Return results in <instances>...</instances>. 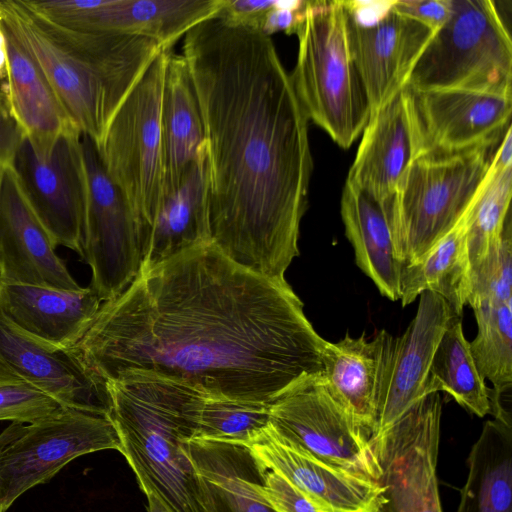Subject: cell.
<instances>
[{"mask_svg": "<svg viewBox=\"0 0 512 512\" xmlns=\"http://www.w3.org/2000/svg\"><path fill=\"white\" fill-rule=\"evenodd\" d=\"M325 342L285 279L251 271L208 242L142 265L71 350L104 384L137 372L208 397L272 403L322 374Z\"/></svg>", "mask_w": 512, "mask_h": 512, "instance_id": "cell-1", "label": "cell"}, {"mask_svg": "<svg viewBox=\"0 0 512 512\" xmlns=\"http://www.w3.org/2000/svg\"><path fill=\"white\" fill-rule=\"evenodd\" d=\"M205 137L210 240L272 279L299 255L313 168L308 118L271 36L220 13L183 38Z\"/></svg>", "mask_w": 512, "mask_h": 512, "instance_id": "cell-2", "label": "cell"}, {"mask_svg": "<svg viewBox=\"0 0 512 512\" xmlns=\"http://www.w3.org/2000/svg\"><path fill=\"white\" fill-rule=\"evenodd\" d=\"M0 22L36 62L69 118L95 146L157 55L156 40L55 24L23 0H1Z\"/></svg>", "mask_w": 512, "mask_h": 512, "instance_id": "cell-3", "label": "cell"}, {"mask_svg": "<svg viewBox=\"0 0 512 512\" xmlns=\"http://www.w3.org/2000/svg\"><path fill=\"white\" fill-rule=\"evenodd\" d=\"M108 417L140 489L175 512H201L184 444L199 431L205 395L172 379L129 372L105 382Z\"/></svg>", "mask_w": 512, "mask_h": 512, "instance_id": "cell-4", "label": "cell"}, {"mask_svg": "<svg viewBox=\"0 0 512 512\" xmlns=\"http://www.w3.org/2000/svg\"><path fill=\"white\" fill-rule=\"evenodd\" d=\"M297 61L291 81L308 118L342 148H349L371 114L351 56L343 1H309L296 33Z\"/></svg>", "mask_w": 512, "mask_h": 512, "instance_id": "cell-5", "label": "cell"}, {"mask_svg": "<svg viewBox=\"0 0 512 512\" xmlns=\"http://www.w3.org/2000/svg\"><path fill=\"white\" fill-rule=\"evenodd\" d=\"M171 51L162 50L152 61L95 146L105 172L135 216L143 259L166 194L162 95Z\"/></svg>", "mask_w": 512, "mask_h": 512, "instance_id": "cell-6", "label": "cell"}, {"mask_svg": "<svg viewBox=\"0 0 512 512\" xmlns=\"http://www.w3.org/2000/svg\"><path fill=\"white\" fill-rule=\"evenodd\" d=\"M512 42L491 0H451V14L417 60L411 91L512 92Z\"/></svg>", "mask_w": 512, "mask_h": 512, "instance_id": "cell-7", "label": "cell"}, {"mask_svg": "<svg viewBox=\"0 0 512 512\" xmlns=\"http://www.w3.org/2000/svg\"><path fill=\"white\" fill-rule=\"evenodd\" d=\"M501 139L459 152L428 153L408 167L394 192L405 266L424 255L463 218Z\"/></svg>", "mask_w": 512, "mask_h": 512, "instance_id": "cell-8", "label": "cell"}, {"mask_svg": "<svg viewBox=\"0 0 512 512\" xmlns=\"http://www.w3.org/2000/svg\"><path fill=\"white\" fill-rule=\"evenodd\" d=\"M121 443L108 416L70 408L24 425L0 448V512H7L26 491L49 482L72 460Z\"/></svg>", "mask_w": 512, "mask_h": 512, "instance_id": "cell-9", "label": "cell"}, {"mask_svg": "<svg viewBox=\"0 0 512 512\" xmlns=\"http://www.w3.org/2000/svg\"><path fill=\"white\" fill-rule=\"evenodd\" d=\"M441 414L439 393H430L370 439L385 498L379 512H443L437 478Z\"/></svg>", "mask_w": 512, "mask_h": 512, "instance_id": "cell-10", "label": "cell"}, {"mask_svg": "<svg viewBox=\"0 0 512 512\" xmlns=\"http://www.w3.org/2000/svg\"><path fill=\"white\" fill-rule=\"evenodd\" d=\"M347 41L371 114L407 85L434 33L392 1H343ZM370 114V115H371Z\"/></svg>", "mask_w": 512, "mask_h": 512, "instance_id": "cell-11", "label": "cell"}, {"mask_svg": "<svg viewBox=\"0 0 512 512\" xmlns=\"http://www.w3.org/2000/svg\"><path fill=\"white\" fill-rule=\"evenodd\" d=\"M88 197L83 256L92 273L90 287L101 302L118 297L143 263L137 221L121 191L110 180L92 139L82 134Z\"/></svg>", "mask_w": 512, "mask_h": 512, "instance_id": "cell-12", "label": "cell"}, {"mask_svg": "<svg viewBox=\"0 0 512 512\" xmlns=\"http://www.w3.org/2000/svg\"><path fill=\"white\" fill-rule=\"evenodd\" d=\"M269 424L319 459L378 479L370 437L331 396L321 374L298 382L270 403Z\"/></svg>", "mask_w": 512, "mask_h": 512, "instance_id": "cell-13", "label": "cell"}, {"mask_svg": "<svg viewBox=\"0 0 512 512\" xmlns=\"http://www.w3.org/2000/svg\"><path fill=\"white\" fill-rule=\"evenodd\" d=\"M10 165L54 244L82 258L88 181L81 132L61 135L46 158L24 137Z\"/></svg>", "mask_w": 512, "mask_h": 512, "instance_id": "cell-14", "label": "cell"}, {"mask_svg": "<svg viewBox=\"0 0 512 512\" xmlns=\"http://www.w3.org/2000/svg\"><path fill=\"white\" fill-rule=\"evenodd\" d=\"M23 1L38 15L66 28L144 36L167 49L225 4V0Z\"/></svg>", "mask_w": 512, "mask_h": 512, "instance_id": "cell-15", "label": "cell"}, {"mask_svg": "<svg viewBox=\"0 0 512 512\" xmlns=\"http://www.w3.org/2000/svg\"><path fill=\"white\" fill-rule=\"evenodd\" d=\"M0 384H28L65 408L108 416L106 385L71 350L45 345L14 326L0 311Z\"/></svg>", "mask_w": 512, "mask_h": 512, "instance_id": "cell-16", "label": "cell"}, {"mask_svg": "<svg viewBox=\"0 0 512 512\" xmlns=\"http://www.w3.org/2000/svg\"><path fill=\"white\" fill-rule=\"evenodd\" d=\"M249 448L260 464L284 477L321 512H379L385 500L377 480L319 459L270 424Z\"/></svg>", "mask_w": 512, "mask_h": 512, "instance_id": "cell-17", "label": "cell"}, {"mask_svg": "<svg viewBox=\"0 0 512 512\" xmlns=\"http://www.w3.org/2000/svg\"><path fill=\"white\" fill-rule=\"evenodd\" d=\"M447 302L433 292L419 295L415 317L399 337H391L380 388L376 437L391 427L424 395L425 382L440 339L453 317Z\"/></svg>", "mask_w": 512, "mask_h": 512, "instance_id": "cell-18", "label": "cell"}, {"mask_svg": "<svg viewBox=\"0 0 512 512\" xmlns=\"http://www.w3.org/2000/svg\"><path fill=\"white\" fill-rule=\"evenodd\" d=\"M55 249L17 174L11 165H6L0 186V280L62 290L81 289Z\"/></svg>", "mask_w": 512, "mask_h": 512, "instance_id": "cell-19", "label": "cell"}, {"mask_svg": "<svg viewBox=\"0 0 512 512\" xmlns=\"http://www.w3.org/2000/svg\"><path fill=\"white\" fill-rule=\"evenodd\" d=\"M411 92L422 127L425 154L453 153L492 143L500 140L510 126L512 92Z\"/></svg>", "mask_w": 512, "mask_h": 512, "instance_id": "cell-20", "label": "cell"}, {"mask_svg": "<svg viewBox=\"0 0 512 512\" xmlns=\"http://www.w3.org/2000/svg\"><path fill=\"white\" fill-rule=\"evenodd\" d=\"M362 132L347 179L386 197L395 192L412 162L426 153L412 92L404 88L374 111Z\"/></svg>", "mask_w": 512, "mask_h": 512, "instance_id": "cell-21", "label": "cell"}, {"mask_svg": "<svg viewBox=\"0 0 512 512\" xmlns=\"http://www.w3.org/2000/svg\"><path fill=\"white\" fill-rule=\"evenodd\" d=\"M341 217L357 266L380 294L396 301L405 267L394 193L380 198L346 179Z\"/></svg>", "mask_w": 512, "mask_h": 512, "instance_id": "cell-22", "label": "cell"}, {"mask_svg": "<svg viewBox=\"0 0 512 512\" xmlns=\"http://www.w3.org/2000/svg\"><path fill=\"white\" fill-rule=\"evenodd\" d=\"M101 306L89 287L62 290L0 280V311L19 330L56 349L73 348Z\"/></svg>", "mask_w": 512, "mask_h": 512, "instance_id": "cell-23", "label": "cell"}, {"mask_svg": "<svg viewBox=\"0 0 512 512\" xmlns=\"http://www.w3.org/2000/svg\"><path fill=\"white\" fill-rule=\"evenodd\" d=\"M201 512H275L261 493L266 468L243 444L195 437L184 444Z\"/></svg>", "mask_w": 512, "mask_h": 512, "instance_id": "cell-24", "label": "cell"}, {"mask_svg": "<svg viewBox=\"0 0 512 512\" xmlns=\"http://www.w3.org/2000/svg\"><path fill=\"white\" fill-rule=\"evenodd\" d=\"M392 335L379 331L371 339L365 333L349 334L338 342H325L321 374L331 396L369 437L378 417L380 388Z\"/></svg>", "mask_w": 512, "mask_h": 512, "instance_id": "cell-25", "label": "cell"}, {"mask_svg": "<svg viewBox=\"0 0 512 512\" xmlns=\"http://www.w3.org/2000/svg\"><path fill=\"white\" fill-rule=\"evenodd\" d=\"M0 28L5 38L6 82L2 87L7 108L34 153L46 158L61 135L78 129L33 58L1 22Z\"/></svg>", "mask_w": 512, "mask_h": 512, "instance_id": "cell-26", "label": "cell"}, {"mask_svg": "<svg viewBox=\"0 0 512 512\" xmlns=\"http://www.w3.org/2000/svg\"><path fill=\"white\" fill-rule=\"evenodd\" d=\"M162 134L166 194L183 182L204 143V128L182 55L171 51L162 95Z\"/></svg>", "mask_w": 512, "mask_h": 512, "instance_id": "cell-27", "label": "cell"}, {"mask_svg": "<svg viewBox=\"0 0 512 512\" xmlns=\"http://www.w3.org/2000/svg\"><path fill=\"white\" fill-rule=\"evenodd\" d=\"M205 140L181 185L167 195L153 224L142 265H154L187 248L211 242L206 196Z\"/></svg>", "mask_w": 512, "mask_h": 512, "instance_id": "cell-28", "label": "cell"}, {"mask_svg": "<svg viewBox=\"0 0 512 512\" xmlns=\"http://www.w3.org/2000/svg\"><path fill=\"white\" fill-rule=\"evenodd\" d=\"M467 212L459 223L424 255L405 266L400 279L399 300L411 304L424 292L441 296L454 316L460 317L471 287L467 248Z\"/></svg>", "mask_w": 512, "mask_h": 512, "instance_id": "cell-29", "label": "cell"}, {"mask_svg": "<svg viewBox=\"0 0 512 512\" xmlns=\"http://www.w3.org/2000/svg\"><path fill=\"white\" fill-rule=\"evenodd\" d=\"M467 464L456 512H512V427L486 421Z\"/></svg>", "mask_w": 512, "mask_h": 512, "instance_id": "cell-30", "label": "cell"}, {"mask_svg": "<svg viewBox=\"0 0 512 512\" xmlns=\"http://www.w3.org/2000/svg\"><path fill=\"white\" fill-rule=\"evenodd\" d=\"M440 391L478 417L491 414V389L477 368L458 316L450 319L425 382L424 395Z\"/></svg>", "mask_w": 512, "mask_h": 512, "instance_id": "cell-31", "label": "cell"}, {"mask_svg": "<svg viewBox=\"0 0 512 512\" xmlns=\"http://www.w3.org/2000/svg\"><path fill=\"white\" fill-rule=\"evenodd\" d=\"M477 322V335L469 342L478 370L491 389V414L510 411L504 396L512 386V302L483 301L471 305Z\"/></svg>", "mask_w": 512, "mask_h": 512, "instance_id": "cell-32", "label": "cell"}, {"mask_svg": "<svg viewBox=\"0 0 512 512\" xmlns=\"http://www.w3.org/2000/svg\"><path fill=\"white\" fill-rule=\"evenodd\" d=\"M511 194L512 164L498 162L494 154L488 173L467 210V248L471 271L499 243L510 216Z\"/></svg>", "mask_w": 512, "mask_h": 512, "instance_id": "cell-33", "label": "cell"}, {"mask_svg": "<svg viewBox=\"0 0 512 512\" xmlns=\"http://www.w3.org/2000/svg\"><path fill=\"white\" fill-rule=\"evenodd\" d=\"M270 403L205 397L196 437L250 446L269 425Z\"/></svg>", "mask_w": 512, "mask_h": 512, "instance_id": "cell-34", "label": "cell"}, {"mask_svg": "<svg viewBox=\"0 0 512 512\" xmlns=\"http://www.w3.org/2000/svg\"><path fill=\"white\" fill-rule=\"evenodd\" d=\"M483 301L512 302V233L508 217L499 243L471 271L467 305Z\"/></svg>", "mask_w": 512, "mask_h": 512, "instance_id": "cell-35", "label": "cell"}, {"mask_svg": "<svg viewBox=\"0 0 512 512\" xmlns=\"http://www.w3.org/2000/svg\"><path fill=\"white\" fill-rule=\"evenodd\" d=\"M63 407L43 391L28 384H0V421L34 423Z\"/></svg>", "mask_w": 512, "mask_h": 512, "instance_id": "cell-36", "label": "cell"}, {"mask_svg": "<svg viewBox=\"0 0 512 512\" xmlns=\"http://www.w3.org/2000/svg\"><path fill=\"white\" fill-rule=\"evenodd\" d=\"M261 493L275 512H321L284 477L267 469L263 477Z\"/></svg>", "mask_w": 512, "mask_h": 512, "instance_id": "cell-37", "label": "cell"}, {"mask_svg": "<svg viewBox=\"0 0 512 512\" xmlns=\"http://www.w3.org/2000/svg\"><path fill=\"white\" fill-rule=\"evenodd\" d=\"M393 8L437 32L451 14V0H393Z\"/></svg>", "mask_w": 512, "mask_h": 512, "instance_id": "cell-38", "label": "cell"}, {"mask_svg": "<svg viewBox=\"0 0 512 512\" xmlns=\"http://www.w3.org/2000/svg\"><path fill=\"white\" fill-rule=\"evenodd\" d=\"M309 1H276L264 17L261 30L268 36L275 32L295 34L303 21Z\"/></svg>", "mask_w": 512, "mask_h": 512, "instance_id": "cell-39", "label": "cell"}, {"mask_svg": "<svg viewBox=\"0 0 512 512\" xmlns=\"http://www.w3.org/2000/svg\"><path fill=\"white\" fill-rule=\"evenodd\" d=\"M275 3L271 0H225L219 13L233 22L261 29L265 15Z\"/></svg>", "mask_w": 512, "mask_h": 512, "instance_id": "cell-40", "label": "cell"}, {"mask_svg": "<svg viewBox=\"0 0 512 512\" xmlns=\"http://www.w3.org/2000/svg\"><path fill=\"white\" fill-rule=\"evenodd\" d=\"M24 138L6 106L0 107V163L10 165Z\"/></svg>", "mask_w": 512, "mask_h": 512, "instance_id": "cell-41", "label": "cell"}, {"mask_svg": "<svg viewBox=\"0 0 512 512\" xmlns=\"http://www.w3.org/2000/svg\"><path fill=\"white\" fill-rule=\"evenodd\" d=\"M147 498V512H175L162 498L153 492L145 493Z\"/></svg>", "mask_w": 512, "mask_h": 512, "instance_id": "cell-42", "label": "cell"}, {"mask_svg": "<svg viewBox=\"0 0 512 512\" xmlns=\"http://www.w3.org/2000/svg\"><path fill=\"white\" fill-rule=\"evenodd\" d=\"M23 424L12 422L0 433V448L20 435Z\"/></svg>", "mask_w": 512, "mask_h": 512, "instance_id": "cell-43", "label": "cell"}, {"mask_svg": "<svg viewBox=\"0 0 512 512\" xmlns=\"http://www.w3.org/2000/svg\"><path fill=\"white\" fill-rule=\"evenodd\" d=\"M6 73V53H5V38L0 28V76L5 78Z\"/></svg>", "mask_w": 512, "mask_h": 512, "instance_id": "cell-44", "label": "cell"}, {"mask_svg": "<svg viewBox=\"0 0 512 512\" xmlns=\"http://www.w3.org/2000/svg\"><path fill=\"white\" fill-rule=\"evenodd\" d=\"M6 105H7L6 96H5L3 87L0 86V107L6 106Z\"/></svg>", "mask_w": 512, "mask_h": 512, "instance_id": "cell-45", "label": "cell"}, {"mask_svg": "<svg viewBox=\"0 0 512 512\" xmlns=\"http://www.w3.org/2000/svg\"><path fill=\"white\" fill-rule=\"evenodd\" d=\"M5 166L6 165L0 163V186H1V180H2V175L4 172Z\"/></svg>", "mask_w": 512, "mask_h": 512, "instance_id": "cell-46", "label": "cell"}, {"mask_svg": "<svg viewBox=\"0 0 512 512\" xmlns=\"http://www.w3.org/2000/svg\"><path fill=\"white\" fill-rule=\"evenodd\" d=\"M0 79H2L1 76H0Z\"/></svg>", "mask_w": 512, "mask_h": 512, "instance_id": "cell-47", "label": "cell"}]
</instances>
